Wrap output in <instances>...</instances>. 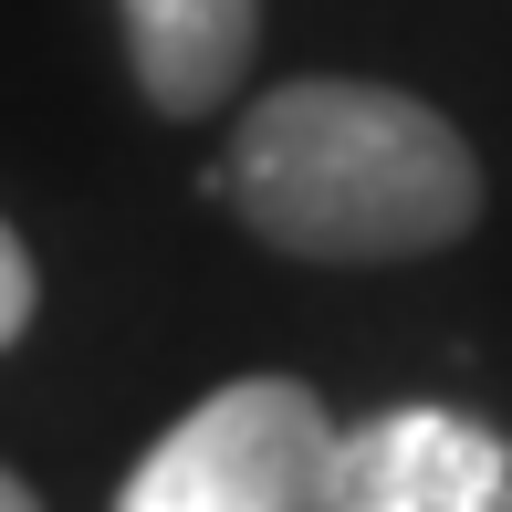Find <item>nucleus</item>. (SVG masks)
Listing matches in <instances>:
<instances>
[{"label":"nucleus","instance_id":"nucleus-1","mask_svg":"<svg viewBox=\"0 0 512 512\" xmlns=\"http://www.w3.org/2000/svg\"><path fill=\"white\" fill-rule=\"evenodd\" d=\"M220 199L293 262H418L481 220V157L398 84L304 74L230 126Z\"/></svg>","mask_w":512,"mask_h":512},{"label":"nucleus","instance_id":"nucleus-2","mask_svg":"<svg viewBox=\"0 0 512 512\" xmlns=\"http://www.w3.org/2000/svg\"><path fill=\"white\" fill-rule=\"evenodd\" d=\"M335 418L304 377H230L126 471L115 512H324Z\"/></svg>","mask_w":512,"mask_h":512},{"label":"nucleus","instance_id":"nucleus-3","mask_svg":"<svg viewBox=\"0 0 512 512\" xmlns=\"http://www.w3.org/2000/svg\"><path fill=\"white\" fill-rule=\"evenodd\" d=\"M324 512H512V439L460 408H387L335 429Z\"/></svg>","mask_w":512,"mask_h":512},{"label":"nucleus","instance_id":"nucleus-4","mask_svg":"<svg viewBox=\"0 0 512 512\" xmlns=\"http://www.w3.org/2000/svg\"><path fill=\"white\" fill-rule=\"evenodd\" d=\"M115 11H126L136 95L157 115H209L241 95L251 42H262V0H115Z\"/></svg>","mask_w":512,"mask_h":512},{"label":"nucleus","instance_id":"nucleus-5","mask_svg":"<svg viewBox=\"0 0 512 512\" xmlns=\"http://www.w3.org/2000/svg\"><path fill=\"white\" fill-rule=\"evenodd\" d=\"M32 304H42V272H32V251H21V230L0 220V356L32 335Z\"/></svg>","mask_w":512,"mask_h":512},{"label":"nucleus","instance_id":"nucleus-6","mask_svg":"<svg viewBox=\"0 0 512 512\" xmlns=\"http://www.w3.org/2000/svg\"><path fill=\"white\" fill-rule=\"evenodd\" d=\"M0 512H42V502H32V481H21V471H0Z\"/></svg>","mask_w":512,"mask_h":512}]
</instances>
